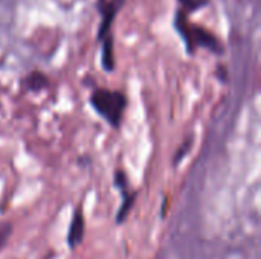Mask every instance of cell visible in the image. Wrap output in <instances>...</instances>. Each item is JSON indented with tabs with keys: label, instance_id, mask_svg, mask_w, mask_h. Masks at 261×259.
I'll list each match as a JSON object with an SVG mask.
<instances>
[{
	"label": "cell",
	"instance_id": "1",
	"mask_svg": "<svg viewBox=\"0 0 261 259\" xmlns=\"http://www.w3.org/2000/svg\"><path fill=\"white\" fill-rule=\"evenodd\" d=\"M174 27L177 29V32L184 38V41L187 44V52L194 53L196 47H205V49L216 52V53L223 52V47H222L219 38L214 34H211L208 29H205L199 24L190 23L187 18V14L180 9L176 14Z\"/></svg>",
	"mask_w": 261,
	"mask_h": 259
},
{
	"label": "cell",
	"instance_id": "2",
	"mask_svg": "<svg viewBox=\"0 0 261 259\" xmlns=\"http://www.w3.org/2000/svg\"><path fill=\"white\" fill-rule=\"evenodd\" d=\"M90 104L99 116H102L113 128H118L127 107V98L121 92L96 89L90 96Z\"/></svg>",
	"mask_w": 261,
	"mask_h": 259
},
{
	"label": "cell",
	"instance_id": "3",
	"mask_svg": "<svg viewBox=\"0 0 261 259\" xmlns=\"http://www.w3.org/2000/svg\"><path fill=\"white\" fill-rule=\"evenodd\" d=\"M124 0H98V11L101 12V26L98 31V38L102 40L106 35L110 34L112 23L122 6Z\"/></svg>",
	"mask_w": 261,
	"mask_h": 259
},
{
	"label": "cell",
	"instance_id": "4",
	"mask_svg": "<svg viewBox=\"0 0 261 259\" xmlns=\"http://www.w3.org/2000/svg\"><path fill=\"white\" fill-rule=\"evenodd\" d=\"M84 229H86V224H84L83 211H81V208H76L73 212L70 226H69V234H67V244L70 249H75L76 246H80L83 243Z\"/></svg>",
	"mask_w": 261,
	"mask_h": 259
},
{
	"label": "cell",
	"instance_id": "5",
	"mask_svg": "<svg viewBox=\"0 0 261 259\" xmlns=\"http://www.w3.org/2000/svg\"><path fill=\"white\" fill-rule=\"evenodd\" d=\"M102 67L107 72L115 69V49H113V37L109 34L102 38Z\"/></svg>",
	"mask_w": 261,
	"mask_h": 259
},
{
	"label": "cell",
	"instance_id": "6",
	"mask_svg": "<svg viewBox=\"0 0 261 259\" xmlns=\"http://www.w3.org/2000/svg\"><path fill=\"white\" fill-rule=\"evenodd\" d=\"M49 85V79L44 73L34 70L31 72L26 78H24V87L31 92H40L43 89H46Z\"/></svg>",
	"mask_w": 261,
	"mask_h": 259
},
{
	"label": "cell",
	"instance_id": "7",
	"mask_svg": "<svg viewBox=\"0 0 261 259\" xmlns=\"http://www.w3.org/2000/svg\"><path fill=\"white\" fill-rule=\"evenodd\" d=\"M121 194H122V203H121V208L116 214V223L118 224L125 221L127 215L130 214V209L133 208V205L136 202V192H128V189H127Z\"/></svg>",
	"mask_w": 261,
	"mask_h": 259
},
{
	"label": "cell",
	"instance_id": "8",
	"mask_svg": "<svg viewBox=\"0 0 261 259\" xmlns=\"http://www.w3.org/2000/svg\"><path fill=\"white\" fill-rule=\"evenodd\" d=\"M180 3V11H184L185 14L190 12H196L199 9H202L203 6H206L210 3V0H179Z\"/></svg>",
	"mask_w": 261,
	"mask_h": 259
},
{
	"label": "cell",
	"instance_id": "9",
	"mask_svg": "<svg viewBox=\"0 0 261 259\" xmlns=\"http://www.w3.org/2000/svg\"><path fill=\"white\" fill-rule=\"evenodd\" d=\"M191 145H193V139L190 137H187L185 140H184V143L179 147V150L176 151V154H174V157H173V165L174 166H177L182 160H184V157L190 153V150H191Z\"/></svg>",
	"mask_w": 261,
	"mask_h": 259
},
{
	"label": "cell",
	"instance_id": "10",
	"mask_svg": "<svg viewBox=\"0 0 261 259\" xmlns=\"http://www.w3.org/2000/svg\"><path fill=\"white\" fill-rule=\"evenodd\" d=\"M12 234V224L11 223H2L0 224V250L5 247V244L8 243L9 237Z\"/></svg>",
	"mask_w": 261,
	"mask_h": 259
},
{
	"label": "cell",
	"instance_id": "11",
	"mask_svg": "<svg viewBox=\"0 0 261 259\" xmlns=\"http://www.w3.org/2000/svg\"><path fill=\"white\" fill-rule=\"evenodd\" d=\"M115 186H116L121 192H124V191L128 189V186H127V176H125L122 171H118V172L115 174Z\"/></svg>",
	"mask_w": 261,
	"mask_h": 259
}]
</instances>
